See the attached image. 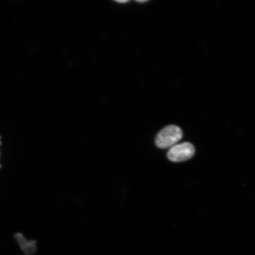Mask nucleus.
Segmentation results:
<instances>
[{"label": "nucleus", "instance_id": "1", "mask_svg": "<svg viewBox=\"0 0 255 255\" xmlns=\"http://www.w3.org/2000/svg\"><path fill=\"white\" fill-rule=\"evenodd\" d=\"M183 136L182 130L176 126H168L158 133L155 138V145L161 149L172 147L180 141Z\"/></svg>", "mask_w": 255, "mask_h": 255}, {"label": "nucleus", "instance_id": "2", "mask_svg": "<svg viewBox=\"0 0 255 255\" xmlns=\"http://www.w3.org/2000/svg\"><path fill=\"white\" fill-rule=\"evenodd\" d=\"M195 153L194 146L190 142H183L172 146L167 153L169 160L173 162H182L189 160Z\"/></svg>", "mask_w": 255, "mask_h": 255}, {"label": "nucleus", "instance_id": "3", "mask_svg": "<svg viewBox=\"0 0 255 255\" xmlns=\"http://www.w3.org/2000/svg\"><path fill=\"white\" fill-rule=\"evenodd\" d=\"M15 238L21 250L27 255L33 254L36 250V242L28 241L21 234H16Z\"/></svg>", "mask_w": 255, "mask_h": 255}, {"label": "nucleus", "instance_id": "4", "mask_svg": "<svg viewBox=\"0 0 255 255\" xmlns=\"http://www.w3.org/2000/svg\"><path fill=\"white\" fill-rule=\"evenodd\" d=\"M117 2L120 3H127L128 1H117Z\"/></svg>", "mask_w": 255, "mask_h": 255}, {"label": "nucleus", "instance_id": "5", "mask_svg": "<svg viewBox=\"0 0 255 255\" xmlns=\"http://www.w3.org/2000/svg\"><path fill=\"white\" fill-rule=\"evenodd\" d=\"M138 2H140V3H143V2H147V1H138Z\"/></svg>", "mask_w": 255, "mask_h": 255}]
</instances>
